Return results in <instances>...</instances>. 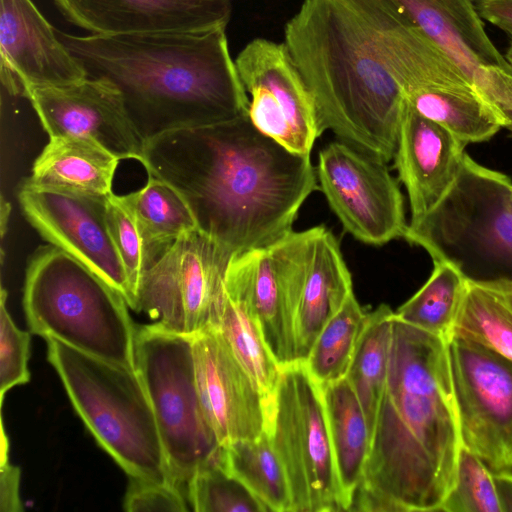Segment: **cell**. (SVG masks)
Masks as SVG:
<instances>
[{
	"label": "cell",
	"mask_w": 512,
	"mask_h": 512,
	"mask_svg": "<svg viewBox=\"0 0 512 512\" xmlns=\"http://www.w3.org/2000/svg\"><path fill=\"white\" fill-rule=\"evenodd\" d=\"M283 42L313 95L323 132L386 163L411 93L474 89L390 0H303L285 24Z\"/></svg>",
	"instance_id": "1"
},
{
	"label": "cell",
	"mask_w": 512,
	"mask_h": 512,
	"mask_svg": "<svg viewBox=\"0 0 512 512\" xmlns=\"http://www.w3.org/2000/svg\"><path fill=\"white\" fill-rule=\"evenodd\" d=\"M139 162L172 185L197 228L233 255L292 231L303 202L319 189L310 154L286 149L249 116L161 134L144 144Z\"/></svg>",
	"instance_id": "2"
},
{
	"label": "cell",
	"mask_w": 512,
	"mask_h": 512,
	"mask_svg": "<svg viewBox=\"0 0 512 512\" xmlns=\"http://www.w3.org/2000/svg\"><path fill=\"white\" fill-rule=\"evenodd\" d=\"M461 448L447 341L394 312L387 379L350 511H442Z\"/></svg>",
	"instance_id": "3"
},
{
	"label": "cell",
	"mask_w": 512,
	"mask_h": 512,
	"mask_svg": "<svg viewBox=\"0 0 512 512\" xmlns=\"http://www.w3.org/2000/svg\"><path fill=\"white\" fill-rule=\"evenodd\" d=\"M57 35L89 77L116 86L144 144L172 130L249 116V96L230 54L226 28Z\"/></svg>",
	"instance_id": "4"
},
{
	"label": "cell",
	"mask_w": 512,
	"mask_h": 512,
	"mask_svg": "<svg viewBox=\"0 0 512 512\" xmlns=\"http://www.w3.org/2000/svg\"><path fill=\"white\" fill-rule=\"evenodd\" d=\"M128 307L119 292L54 245L38 247L28 260L23 308L33 334L136 369Z\"/></svg>",
	"instance_id": "5"
},
{
	"label": "cell",
	"mask_w": 512,
	"mask_h": 512,
	"mask_svg": "<svg viewBox=\"0 0 512 512\" xmlns=\"http://www.w3.org/2000/svg\"><path fill=\"white\" fill-rule=\"evenodd\" d=\"M46 341L49 362L98 444L129 477L176 485L136 369L84 353L55 338Z\"/></svg>",
	"instance_id": "6"
},
{
	"label": "cell",
	"mask_w": 512,
	"mask_h": 512,
	"mask_svg": "<svg viewBox=\"0 0 512 512\" xmlns=\"http://www.w3.org/2000/svg\"><path fill=\"white\" fill-rule=\"evenodd\" d=\"M433 261H447L466 279L512 280V180L467 153L438 205L404 238Z\"/></svg>",
	"instance_id": "7"
},
{
	"label": "cell",
	"mask_w": 512,
	"mask_h": 512,
	"mask_svg": "<svg viewBox=\"0 0 512 512\" xmlns=\"http://www.w3.org/2000/svg\"><path fill=\"white\" fill-rule=\"evenodd\" d=\"M134 357L171 476L186 495L196 470L218 458L221 451L199 396L193 337L153 323L136 327Z\"/></svg>",
	"instance_id": "8"
},
{
	"label": "cell",
	"mask_w": 512,
	"mask_h": 512,
	"mask_svg": "<svg viewBox=\"0 0 512 512\" xmlns=\"http://www.w3.org/2000/svg\"><path fill=\"white\" fill-rule=\"evenodd\" d=\"M266 431L288 479L292 512L345 511L322 389L304 363L281 368Z\"/></svg>",
	"instance_id": "9"
},
{
	"label": "cell",
	"mask_w": 512,
	"mask_h": 512,
	"mask_svg": "<svg viewBox=\"0 0 512 512\" xmlns=\"http://www.w3.org/2000/svg\"><path fill=\"white\" fill-rule=\"evenodd\" d=\"M233 256L199 229L181 236L143 274L133 310L174 333L218 328Z\"/></svg>",
	"instance_id": "10"
},
{
	"label": "cell",
	"mask_w": 512,
	"mask_h": 512,
	"mask_svg": "<svg viewBox=\"0 0 512 512\" xmlns=\"http://www.w3.org/2000/svg\"><path fill=\"white\" fill-rule=\"evenodd\" d=\"M447 354L462 446L492 473L512 470V365L455 337Z\"/></svg>",
	"instance_id": "11"
},
{
	"label": "cell",
	"mask_w": 512,
	"mask_h": 512,
	"mask_svg": "<svg viewBox=\"0 0 512 512\" xmlns=\"http://www.w3.org/2000/svg\"><path fill=\"white\" fill-rule=\"evenodd\" d=\"M387 163L343 141L319 152V189L345 231L361 242L384 245L404 238V200Z\"/></svg>",
	"instance_id": "12"
},
{
	"label": "cell",
	"mask_w": 512,
	"mask_h": 512,
	"mask_svg": "<svg viewBox=\"0 0 512 512\" xmlns=\"http://www.w3.org/2000/svg\"><path fill=\"white\" fill-rule=\"evenodd\" d=\"M249 96V118L286 149L310 154L322 134L312 93L284 42L255 38L235 59Z\"/></svg>",
	"instance_id": "13"
},
{
	"label": "cell",
	"mask_w": 512,
	"mask_h": 512,
	"mask_svg": "<svg viewBox=\"0 0 512 512\" xmlns=\"http://www.w3.org/2000/svg\"><path fill=\"white\" fill-rule=\"evenodd\" d=\"M461 70L512 134V67L473 0H390Z\"/></svg>",
	"instance_id": "14"
},
{
	"label": "cell",
	"mask_w": 512,
	"mask_h": 512,
	"mask_svg": "<svg viewBox=\"0 0 512 512\" xmlns=\"http://www.w3.org/2000/svg\"><path fill=\"white\" fill-rule=\"evenodd\" d=\"M23 215L49 244L68 253L126 300L129 285L107 222V198L40 187L22 180Z\"/></svg>",
	"instance_id": "15"
},
{
	"label": "cell",
	"mask_w": 512,
	"mask_h": 512,
	"mask_svg": "<svg viewBox=\"0 0 512 512\" xmlns=\"http://www.w3.org/2000/svg\"><path fill=\"white\" fill-rule=\"evenodd\" d=\"M315 229L237 254L265 343L280 368L298 362L295 321Z\"/></svg>",
	"instance_id": "16"
},
{
	"label": "cell",
	"mask_w": 512,
	"mask_h": 512,
	"mask_svg": "<svg viewBox=\"0 0 512 512\" xmlns=\"http://www.w3.org/2000/svg\"><path fill=\"white\" fill-rule=\"evenodd\" d=\"M24 97L49 138H89L121 160L140 161L144 143L109 80L88 76L67 85L29 87Z\"/></svg>",
	"instance_id": "17"
},
{
	"label": "cell",
	"mask_w": 512,
	"mask_h": 512,
	"mask_svg": "<svg viewBox=\"0 0 512 512\" xmlns=\"http://www.w3.org/2000/svg\"><path fill=\"white\" fill-rule=\"evenodd\" d=\"M192 337L200 400L220 445L259 437L268 422L269 405L264 395L218 328Z\"/></svg>",
	"instance_id": "18"
},
{
	"label": "cell",
	"mask_w": 512,
	"mask_h": 512,
	"mask_svg": "<svg viewBox=\"0 0 512 512\" xmlns=\"http://www.w3.org/2000/svg\"><path fill=\"white\" fill-rule=\"evenodd\" d=\"M1 81L9 94L88 77L32 0H0Z\"/></svg>",
	"instance_id": "19"
},
{
	"label": "cell",
	"mask_w": 512,
	"mask_h": 512,
	"mask_svg": "<svg viewBox=\"0 0 512 512\" xmlns=\"http://www.w3.org/2000/svg\"><path fill=\"white\" fill-rule=\"evenodd\" d=\"M74 26L94 35L227 28L234 0H52Z\"/></svg>",
	"instance_id": "20"
},
{
	"label": "cell",
	"mask_w": 512,
	"mask_h": 512,
	"mask_svg": "<svg viewBox=\"0 0 512 512\" xmlns=\"http://www.w3.org/2000/svg\"><path fill=\"white\" fill-rule=\"evenodd\" d=\"M465 146L448 129L416 112L407 101L393 158L398 179L408 194L409 224L421 220L451 189Z\"/></svg>",
	"instance_id": "21"
},
{
	"label": "cell",
	"mask_w": 512,
	"mask_h": 512,
	"mask_svg": "<svg viewBox=\"0 0 512 512\" xmlns=\"http://www.w3.org/2000/svg\"><path fill=\"white\" fill-rule=\"evenodd\" d=\"M314 229L295 321L297 358L302 363L322 328L353 293L351 274L337 239L324 226Z\"/></svg>",
	"instance_id": "22"
},
{
	"label": "cell",
	"mask_w": 512,
	"mask_h": 512,
	"mask_svg": "<svg viewBox=\"0 0 512 512\" xmlns=\"http://www.w3.org/2000/svg\"><path fill=\"white\" fill-rule=\"evenodd\" d=\"M218 329L270 407L281 368L265 343L237 255L232 257L226 272Z\"/></svg>",
	"instance_id": "23"
},
{
	"label": "cell",
	"mask_w": 512,
	"mask_h": 512,
	"mask_svg": "<svg viewBox=\"0 0 512 512\" xmlns=\"http://www.w3.org/2000/svg\"><path fill=\"white\" fill-rule=\"evenodd\" d=\"M118 158L100 143L83 137H54L35 159L33 185L107 198L113 194Z\"/></svg>",
	"instance_id": "24"
},
{
	"label": "cell",
	"mask_w": 512,
	"mask_h": 512,
	"mask_svg": "<svg viewBox=\"0 0 512 512\" xmlns=\"http://www.w3.org/2000/svg\"><path fill=\"white\" fill-rule=\"evenodd\" d=\"M321 389L343 503L345 511H350L367 459L369 429L346 377Z\"/></svg>",
	"instance_id": "25"
},
{
	"label": "cell",
	"mask_w": 512,
	"mask_h": 512,
	"mask_svg": "<svg viewBox=\"0 0 512 512\" xmlns=\"http://www.w3.org/2000/svg\"><path fill=\"white\" fill-rule=\"evenodd\" d=\"M450 337L481 346L512 365V280L467 279Z\"/></svg>",
	"instance_id": "26"
},
{
	"label": "cell",
	"mask_w": 512,
	"mask_h": 512,
	"mask_svg": "<svg viewBox=\"0 0 512 512\" xmlns=\"http://www.w3.org/2000/svg\"><path fill=\"white\" fill-rule=\"evenodd\" d=\"M147 175L142 188L118 196L138 225L152 265L178 238L198 228L183 196L164 180Z\"/></svg>",
	"instance_id": "27"
},
{
	"label": "cell",
	"mask_w": 512,
	"mask_h": 512,
	"mask_svg": "<svg viewBox=\"0 0 512 512\" xmlns=\"http://www.w3.org/2000/svg\"><path fill=\"white\" fill-rule=\"evenodd\" d=\"M407 101L465 145L488 141L503 128L501 117L474 89L425 88L411 93Z\"/></svg>",
	"instance_id": "28"
},
{
	"label": "cell",
	"mask_w": 512,
	"mask_h": 512,
	"mask_svg": "<svg viewBox=\"0 0 512 512\" xmlns=\"http://www.w3.org/2000/svg\"><path fill=\"white\" fill-rule=\"evenodd\" d=\"M219 459L268 511H292L288 479L266 430L257 438L222 445Z\"/></svg>",
	"instance_id": "29"
},
{
	"label": "cell",
	"mask_w": 512,
	"mask_h": 512,
	"mask_svg": "<svg viewBox=\"0 0 512 512\" xmlns=\"http://www.w3.org/2000/svg\"><path fill=\"white\" fill-rule=\"evenodd\" d=\"M393 318L385 304L367 313L346 374L364 411L369 439L387 379Z\"/></svg>",
	"instance_id": "30"
},
{
	"label": "cell",
	"mask_w": 512,
	"mask_h": 512,
	"mask_svg": "<svg viewBox=\"0 0 512 512\" xmlns=\"http://www.w3.org/2000/svg\"><path fill=\"white\" fill-rule=\"evenodd\" d=\"M434 268L424 285L395 316L426 332L448 340L466 288V278L447 261H433Z\"/></svg>",
	"instance_id": "31"
},
{
	"label": "cell",
	"mask_w": 512,
	"mask_h": 512,
	"mask_svg": "<svg viewBox=\"0 0 512 512\" xmlns=\"http://www.w3.org/2000/svg\"><path fill=\"white\" fill-rule=\"evenodd\" d=\"M366 316L352 293L318 334L303 363L321 388L346 377Z\"/></svg>",
	"instance_id": "32"
},
{
	"label": "cell",
	"mask_w": 512,
	"mask_h": 512,
	"mask_svg": "<svg viewBox=\"0 0 512 512\" xmlns=\"http://www.w3.org/2000/svg\"><path fill=\"white\" fill-rule=\"evenodd\" d=\"M218 458L201 466L187 485L196 512H267L266 506Z\"/></svg>",
	"instance_id": "33"
},
{
	"label": "cell",
	"mask_w": 512,
	"mask_h": 512,
	"mask_svg": "<svg viewBox=\"0 0 512 512\" xmlns=\"http://www.w3.org/2000/svg\"><path fill=\"white\" fill-rule=\"evenodd\" d=\"M442 511L502 512L493 473L474 453L462 446L454 485Z\"/></svg>",
	"instance_id": "34"
},
{
	"label": "cell",
	"mask_w": 512,
	"mask_h": 512,
	"mask_svg": "<svg viewBox=\"0 0 512 512\" xmlns=\"http://www.w3.org/2000/svg\"><path fill=\"white\" fill-rule=\"evenodd\" d=\"M107 222L129 285L128 306L133 309L138 287L151 263L138 225L116 194L107 198Z\"/></svg>",
	"instance_id": "35"
},
{
	"label": "cell",
	"mask_w": 512,
	"mask_h": 512,
	"mask_svg": "<svg viewBox=\"0 0 512 512\" xmlns=\"http://www.w3.org/2000/svg\"><path fill=\"white\" fill-rule=\"evenodd\" d=\"M7 292L2 288L0 305V401L12 387L30 380L28 360L31 336L19 329L6 308Z\"/></svg>",
	"instance_id": "36"
},
{
	"label": "cell",
	"mask_w": 512,
	"mask_h": 512,
	"mask_svg": "<svg viewBox=\"0 0 512 512\" xmlns=\"http://www.w3.org/2000/svg\"><path fill=\"white\" fill-rule=\"evenodd\" d=\"M130 478L123 507L128 512L187 511L186 495L174 484Z\"/></svg>",
	"instance_id": "37"
},
{
	"label": "cell",
	"mask_w": 512,
	"mask_h": 512,
	"mask_svg": "<svg viewBox=\"0 0 512 512\" xmlns=\"http://www.w3.org/2000/svg\"><path fill=\"white\" fill-rule=\"evenodd\" d=\"M20 469L12 465L9 459L1 462L0 472V511L21 512L22 502L19 497Z\"/></svg>",
	"instance_id": "38"
},
{
	"label": "cell",
	"mask_w": 512,
	"mask_h": 512,
	"mask_svg": "<svg viewBox=\"0 0 512 512\" xmlns=\"http://www.w3.org/2000/svg\"><path fill=\"white\" fill-rule=\"evenodd\" d=\"M480 17L512 34V0H473Z\"/></svg>",
	"instance_id": "39"
},
{
	"label": "cell",
	"mask_w": 512,
	"mask_h": 512,
	"mask_svg": "<svg viewBox=\"0 0 512 512\" xmlns=\"http://www.w3.org/2000/svg\"><path fill=\"white\" fill-rule=\"evenodd\" d=\"M502 512H512V470L493 473Z\"/></svg>",
	"instance_id": "40"
},
{
	"label": "cell",
	"mask_w": 512,
	"mask_h": 512,
	"mask_svg": "<svg viewBox=\"0 0 512 512\" xmlns=\"http://www.w3.org/2000/svg\"><path fill=\"white\" fill-rule=\"evenodd\" d=\"M11 212V206L9 202L5 201L4 197L2 196L1 199V236L4 237L6 232V227L8 224V218Z\"/></svg>",
	"instance_id": "41"
},
{
	"label": "cell",
	"mask_w": 512,
	"mask_h": 512,
	"mask_svg": "<svg viewBox=\"0 0 512 512\" xmlns=\"http://www.w3.org/2000/svg\"><path fill=\"white\" fill-rule=\"evenodd\" d=\"M510 36H511L510 44H509V47H508L504 57L507 60V62L509 63V65L512 67V34H510Z\"/></svg>",
	"instance_id": "42"
}]
</instances>
